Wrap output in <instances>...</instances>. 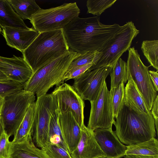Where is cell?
<instances>
[{"label":"cell","mask_w":158,"mask_h":158,"mask_svg":"<svg viewBox=\"0 0 158 158\" xmlns=\"http://www.w3.org/2000/svg\"><path fill=\"white\" fill-rule=\"evenodd\" d=\"M121 27L117 24H103L99 16H78L69 23L62 31L69 48L82 54L101 50Z\"/></svg>","instance_id":"obj_1"},{"label":"cell","mask_w":158,"mask_h":158,"mask_svg":"<svg viewBox=\"0 0 158 158\" xmlns=\"http://www.w3.org/2000/svg\"><path fill=\"white\" fill-rule=\"evenodd\" d=\"M113 124L120 141L127 145L147 141L156 136L154 119L151 111L141 112L126 99L124 93Z\"/></svg>","instance_id":"obj_2"},{"label":"cell","mask_w":158,"mask_h":158,"mask_svg":"<svg viewBox=\"0 0 158 158\" xmlns=\"http://www.w3.org/2000/svg\"><path fill=\"white\" fill-rule=\"evenodd\" d=\"M69 50L62 29H60L40 33L22 53L34 73Z\"/></svg>","instance_id":"obj_3"},{"label":"cell","mask_w":158,"mask_h":158,"mask_svg":"<svg viewBox=\"0 0 158 158\" xmlns=\"http://www.w3.org/2000/svg\"><path fill=\"white\" fill-rule=\"evenodd\" d=\"M70 50L35 72L24 85L23 89L33 93L37 98L47 94L54 85L64 83L65 73L71 62L78 55Z\"/></svg>","instance_id":"obj_4"},{"label":"cell","mask_w":158,"mask_h":158,"mask_svg":"<svg viewBox=\"0 0 158 158\" xmlns=\"http://www.w3.org/2000/svg\"><path fill=\"white\" fill-rule=\"evenodd\" d=\"M139 31L132 21L121 26L115 36L100 51L95 53L92 65L89 71L102 67H113L123 54L130 48L133 40Z\"/></svg>","instance_id":"obj_5"},{"label":"cell","mask_w":158,"mask_h":158,"mask_svg":"<svg viewBox=\"0 0 158 158\" xmlns=\"http://www.w3.org/2000/svg\"><path fill=\"white\" fill-rule=\"evenodd\" d=\"M80 13L76 2L66 3L48 9L41 8L30 20L34 28L41 33L62 29Z\"/></svg>","instance_id":"obj_6"},{"label":"cell","mask_w":158,"mask_h":158,"mask_svg":"<svg viewBox=\"0 0 158 158\" xmlns=\"http://www.w3.org/2000/svg\"><path fill=\"white\" fill-rule=\"evenodd\" d=\"M35 95L23 89L4 97L1 120L10 137L22 123L29 106L35 102Z\"/></svg>","instance_id":"obj_7"},{"label":"cell","mask_w":158,"mask_h":158,"mask_svg":"<svg viewBox=\"0 0 158 158\" xmlns=\"http://www.w3.org/2000/svg\"><path fill=\"white\" fill-rule=\"evenodd\" d=\"M126 65L127 78L130 77L133 80L147 109L151 111L157 95L149 75V66L144 65L137 50L134 47L128 50Z\"/></svg>","instance_id":"obj_8"},{"label":"cell","mask_w":158,"mask_h":158,"mask_svg":"<svg viewBox=\"0 0 158 158\" xmlns=\"http://www.w3.org/2000/svg\"><path fill=\"white\" fill-rule=\"evenodd\" d=\"M33 123L32 137L35 145L43 148L48 141L50 119L58 109L56 100L51 93L37 98Z\"/></svg>","instance_id":"obj_9"},{"label":"cell","mask_w":158,"mask_h":158,"mask_svg":"<svg viewBox=\"0 0 158 158\" xmlns=\"http://www.w3.org/2000/svg\"><path fill=\"white\" fill-rule=\"evenodd\" d=\"M91 109L87 128L94 131L97 128H112L115 121L112 104L111 91L105 81L96 98L90 102Z\"/></svg>","instance_id":"obj_10"},{"label":"cell","mask_w":158,"mask_h":158,"mask_svg":"<svg viewBox=\"0 0 158 158\" xmlns=\"http://www.w3.org/2000/svg\"><path fill=\"white\" fill-rule=\"evenodd\" d=\"M113 67L107 66L87 70L74 79L73 86L84 100H88L90 102L94 101Z\"/></svg>","instance_id":"obj_11"},{"label":"cell","mask_w":158,"mask_h":158,"mask_svg":"<svg viewBox=\"0 0 158 158\" xmlns=\"http://www.w3.org/2000/svg\"><path fill=\"white\" fill-rule=\"evenodd\" d=\"M52 94L56 100L59 113L70 111L81 128L85 125L84 102L73 86L63 83L56 87Z\"/></svg>","instance_id":"obj_12"},{"label":"cell","mask_w":158,"mask_h":158,"mask_svg":"<svg viewBox=\"0 0 158 158\" xmlns=\"http://www.w3.org/2000/svg\"><path fill=\"white\" fill-rule=\"evenodd\" d=\"M0 70L8 80L24 85L34 73L23 57L0 56Z\"/></svg>","instance_id":"obj_13"},{"label":"cell","mask_w":158,"mask_h":158,"mask_svg":"<svg viewBox=\"0 0 158 158\" xmlns=\"http://www.w3.org/2000/svg\"><path fill=\"white\" fill-rule=\"evenodd\" d=\"M97 142L105 158H121L125 156L126 146L119 140L112 128H97L94 131Z\"/></svg>","instance_id":"obj_14"},{"label":"cell","mask_w":158,"mask_h":158,"mask_svg":"<svg viewBox=\"0 0 158 158\" xmlns=\"http://www.w3.org/2000/svg\"><path fill=\"white\" fill-rule=\"evenodd\" d=\"M72 158H105L106 156L95 139L94 131L84 125L81 128V136L75 149L70 154Z\"/></svg>","instance_id":"obj_15"},{"label":"cell","mask_w":158,"mask_h":158,"mask_svg":"<svg viewBox=\"0 0 158 158\" xmlns=\"http://www.w3.org/2000/svg\"><path fill=\"white\" fill-rule=\"evenodd\" d=\"M59 122L63 140L70 154L78 143L81 128L70 111L59 113Z\"/></svg>","instance_id":"obj_16"},{"label":"cell","mask_w":158,"mask_h":158,"mask_svg":"<svg viewBox=\"0 0 158 158\" xmlns=\"http://www.w3.org/2000/svg\"><path fill=\"white\" fill-rule=\"evenodd\" d=\"M2 28L3 35L7 45L22 53L40 33L34 28L24 29L6 27Z\"/></svg>","instance_id":"obj_17"},{"label":"cell","mask_w":158,"mask_h":158,"mask_svg":"<svg viewBox=\"0 0 158 158\" xmlns=\"http://www.w3.org/2000/svg\"><path fill=\"white\" fill-rule=\"evenodd\" d=\"M7 158H49L44 152L37 147L28 134L17 143L10 141Z\"/></svg>","instance_id":"obj_18"},{"label":"cell","mask_w":158,"mask_h":158,"mask_svg":"<svg viewBox=\"0 0 158 158\" xmlns=\"http://www.w3.org/2000/svg\"><path fill=\"white\" fill-rule=\"evenodd\" d=\"M0 26L2 28H29L12 8L8 0H0Z\"/></svg>","instance_id":"obj_19"},{"label":"cell","mask_w":158,"mask_h":158,"mask_svg":"<svg viewBox=\"0 0 158 158\" xmlns=\"http://www.w3.org/2000/svg\"><path fill=\"white\" fill-rule=\"evenodd\" d=\"M125 156H158V141L155 137L139 143L126 146Z\"/></svg>","instance_id":"obj_20"},{"label":"cell","mask_w":158,"mask_h":158,"mask_svg":"<svg viewBox=\"0 0 158 158\" xmlns=\"http://www.w3.org/2000/svg\"><path fill=\"white\" fill-rule=\"evenodd\" d=\"M14 11L23 19L30 20L41 9L34 0H8Z\"/></svg>","instance_id":"obj_21"},{"label":"cell","mask_w":158,"mask_h":158,"mask_svg":"<svg viewBox=\"0 0 158 158\" xmlns=\"http://www.w3.org/2000/svg\"><path fill=\"white\" fill-rule=\"evenodd\" d=\"M127 81L124 91L126 99L141 112L146 113L149 112L150 111L147 109L142 96L133 80L129 77L127 78Z\"/></svg>","instance_id":"obj_22"},{"label":"cell","mask_w":158,"mask_h":158,"mask_svg":"<svg viewBox=\"0 0 158 158\" xmlns=\"http://www.w3.org/2000/svg\"><path fill=\"white\" fill-rule=\"evenodd\" d=\"M59 113L57 109L51 117L49 126L48 142L58 144L68 151L63 140L59 123Z\"/></svg>","instance_id":"obj_23"},{"label":"cell","mask_w":158,"mask_h":158,"mask_svg":"<svg viewBox=\"0 0 158 158\" xmlns=\"http://www.w3.org/2000/svg\"><path fill=\"white\" fill-rule=\"evenodd\" d=\"M110 89L116 88L122 82L127 81L126 62L120 58L113 66L110 73Z\"/></svg>","instance_id":"obj_24"},{"label":"cell","mask_w":158,"mask_h":158,"mask_svg":"<svg viewBox=\"0 0 158 158\" xmlns=\"http://www.w3.org/2000/svg\"><path fill=\"white\" fill-rule=\"evenodd\" d=\"M141 48L150 66L158 71V40L143 41Z\"/></svg>","instance_id":"obj_25"},{"label":"cell","mask_w":158,"mask_h":158,"mask_svg":"<svg viewBox=\"0 0 158 158\" xmlns=\"http://www.w3.org/2000/svg\"><path fill=\"white\" fill-rule=\"evenodd\" d=\"M116 1V0H88L86 4L87 12L99 16Z\"/></svg>","instance_id":"obj_26"},{"label":"cell","mask_w":158,"mask_h":158,"mask_svg":"<svg viewBox=\"0 0 158 158\" xmlns=\"http://www.w3.org/2000/svg\"><path fill=\"white\" fill-rule=\"evenodd\" d=\"M41 149L49 158H72L67 150L57 144L48 142Z\"/></svg>","instance_id":"obj_27"},{"label":"cell","mask_w":158,"mask_h":158,"mask_svg":"<svg viewBox=\"0 0 158 158\" xmlns=\"http://www.w3.org/2000/svg\"><path fill=\"white\" fill-rule=\"evenodd\" d=\"M24 85L8 80L0 81V96L5 97L23 89Z\"/></svg>","instance_id":"obj_28"},{"label":"cell","mask_w":158,"mask_h":158,"mask_svg":"<svg viewBox=\"0 0 158 158\" xmlns=\"http://www.w3.org/2000/svg\"><path fill=\"white\" fill-rule=\"evenodd\" d=\"M112 94V104L114 118L117 115L124 93V83L122 82L117 87L110 89Z\"/></svg>","instance_id":"obj_29"},{"label":"cell","mask_w":158,"mask_h":158,"mask_svg":"<svg viewBox=\"0 0 158 158\" xmlns=\"http://www.w3.org/2000/svg\"><path fill=\"white\" fill-rule=\"evenodd\" d=\"M95 52H89L82 54H79L71 62L66 73L75 68L92 64Z\"/></svg>","instance_id":"obj_30"},{"label":"cell","mask_w":158,"mask_h":158,"mask_svg":"<svg viewBox=\"0 0 158 158\" xmlns=\"http://www.w3.org/2000/svg\"><path fill=\"white\" fill-rule=\"evenodd\" d=\"M35 108V102L29 106L21 125L29 134L32 135Z\"/></svg>","instance_id":"obj_31"},{"label":"cell","mask_w":158,"mask_h":158,"mask_svg":"<svg viewBox=\"0 0 158 158\" xmlns=\"http://www.w3.org/2000/svg\"><path fill=\"white\" fill-rule=\"evenodd\" d=\"M92 65V64L90 63L78 67L66 73L64 77V81L74 79L78 77L87 71Z\"/></svg>","instance_id":"obj_32"},{"label":"cell","mask_w":158,"mask_h":158,"mask_svg":"<svg viewBox=\"0 0 158 158\" xmlns=\"http://www.w3.org/2000/svg\"><path fill=\"white\" fill-rule=\"evenodd\" d=\"M9 137L4 131L0 137V158H7Z\"/></svg>","instance_id":"obj_33"},{"label":"cell","mask_w":158,"mask_h":158,"mask_svg":"<svg viewBox=\"0 0 158 158\" xmlns=\"http://www.w3.org/2000/svg\"><path fill=\"white\" fill-rule=\"evenodd\" d=\"M28 134H30L22 127L21 124L13 135V139L11 141L13 143L19 142L23 139Z\"/></svg>","instance_id":"obj_34"},{"label":"cell","mask_w":158,"mask_h":158,"mask_svg":"<svg viewBox=\"0 0 158 158\" xmlns=\"http://www.w3.org/2000/svg\"><path fill=\"white\" fill-rule=\"evenodd\" d=\"M158 96L157 95L153 103L151 113L154 119L155 128L158 134Z\"/></svg>","instance_id":"obj_35"},{"label":"cell","mask_w":158,"mask_h":158,"mask_svg":"<svg viewBox=\"0 0 158 158\" xmlns=\"http://www.w3.org/2000/svg\"><path fill=\"white\" fill-rule=\"evenodd\" d=\"M158 71L150 70L149 75L156 91H158Z\"/></svg>","instance_id":"obj_36"},{"label":"cell","mask_w":158,"mask_h":158,"mask_svg":"<svg viewBox=\"0 0 158 158\" xmlns=\"http://www.w3.org/2000/svg\"><path fill=\"white\" fill-rule=\"evenodd\" d=\"M125 158H158V156H147L130 155L124 156Z\"/></svg>","instance_id":"obj_37"},{"label":"cell","mask_w":158,"mask_h":158,"mask_svg":"<svg viewBox=\"0 0 158 158\" xmlns=\"http://www.w3.org/2000/svg\"><path fill=\"white\" fill-rule=\"evenodd\" d=\"M4 98L0 96V119H1L2 111L4 103Z\"/></svg>","instance_id":"obj_38"},{"label":"cell","mask_w":158,"mask_h":158,"mask_svg":"<svg viewBox=\"0 0 158 158\" xmlns=\"http://www.w3.org/2000/svg\"><path fill=\"white\" fill-rule=\"evenodd\" d=\"M9 80L6 76L0 70V81H6Z\"/></svg>","instance_id":"obj_39"},{"label":"cell","mask_w":158,"mask_h":158,"mask_svg":"<svg viewBox=\"0 0 158 158\" xmlns=\"http://www.w3.org/2000/svg\"><path fill=\"white\" fill-rule=\"evenodd\" d=\"M4 129L1 119H0V137L1 136L2 133L4 131Z\"/></svg>","instance_id":"obj_40"},{"label":"cell","mask_w":158,"mask_h":158,"mask_svg":"<svg viewBox=\"0 0 158 158\" xmlns=\"http://www.w3.org/2000/svg\"><path fill=\"white\" fill-rule=\"evenodd\" d=\"M2 29H1V27H0V33L1 32V31H2Z\"/></svg>","instance_id":"obj_41"},{"label":"cell","mask_w":158,"mask_h":158,"mask_svg":"<svg viewBox=\"0 0 158 158\" xmlns=\"http://www.w3.org/2000/svg\"><path fill=\"white\" fill-rule=\"evenodd\" d=\"M125 158L124 157V158Z\"/></svg>","instance_id":"obj_42"}]
</instances>
